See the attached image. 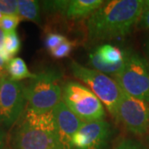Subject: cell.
<instances>
[{
	"instance_id": "1",
	"label": "cell",
	"mask_w": 149,
	"mask_h": 149,
	"mask_svg": "<svg viewBox=\"0 0 149 149\" xmlns=\"http://www.w3.org/2000/svg\"><path fill=\"white\" fill-rule=\"evenodd\" d=\"M143 8L142 0L104 2L87 21L88 37L92 41H104L126 37L139 22Z\"/></svg>"
},
{
	"instance_id": "2",
	"label": "cell",
	"mask_w": 149,
	"mask_h": 149,
	"mask_svg": "<svg viewBox=\"0 0 149 149\" xmlns=\"http://www.w3.org/2000/svg\"><path fill=\"white\" fill-rule=\"evenodd\" d=\"M12 142L15 149H62L53 110L37 113L27 108L17 120Z\"/></svg>"
},
{
	"instance_id": "3",
	"label": "cell",
	"mask_w": 149,
	"mask_h": 149,
	"mask_svg": "<svg viewBox=\"0 0 149 149\" xmlns=\"http://www.w3.org/2000/svg\"><path fill=\"white\" fill-rule=\"evenodd\" d=\"M61 78L60 70L47 69L36 74L27 85H23L27 109L37 113L53 110L62 99V88L60 85Z\"/></svg>"
},
{
	"instance_id": "4",
	"label": "cell",
	"mask_w": 149,
	"mask_h": 149,
	"mask_svg": "<svg viewBox=\"0 0 149 149\" xmlns=\"http://www.w3.org/2000/svg\"><path fill=\"white\" fill-rule=\"evenodd\" d=\"M66 107L84 123L104 120V107L99 98L85 85L68 81L62 87V99Z\"/></svg>"
},
{
	"instance_id": "5",
	"label": "cell",
	"mask_w": 149,
	"mask_h": 149,
	"mask_svg": "<svg viewBox=\"0 0 149 149\" xmlns=\"http://www.w3.org/2000/svg\"><path fill=\"white\" fill-rule=\"evenodd\" d=\"M70 70L74 77L88 85L108 111L115 118L122 95V90L115 80L95 70L85 67L74 60L70 61Z\"/></svg>"
},
{
	"instance_id": "6",
	"label": "cell",
	"mask_w": 149,
	"mask_h": 149,
	"mask_svg": "<svg viewBox=\"0 0 149 149\" xmlns=\"http://www.w3.org/2000/svg\"><path fill=\"white\" fill-rule=\"evenodd\" d=\"M113 76L123 92L149 104V63L143 57L127 52L123 68Z\"/></svg>"
},
{
	"instance_id": "7",
	"label": "cell",
	"mask_w": 149,
	"mask_h": 149,
	"mask_svg": "<svg viewBox=\"0 0 149 149\" xmlns=\"http://www.w3.org/2000/svg\"><path fill=\"white\" fill-rule=\"evenodd\" d=\"M115 118L131 133L143 135L149 131V104L122 91Z\"/></svg>"
},
{
	"instance_id": "8",
	"label": "cell",
	"mask_w": 149,
	"mask_h": 149,
	"mask_svg": "<svg viewBox=\"0 0 149 149\" xmlns=\"http://www.w3.org/2000/svg\"><path fill=\"white\" fill-rule=\"evenodd\" d=\"M26 102L22 84L8 76L0 79V116L7 127L17 122L25 110Z\"/></svg>"
},
{
	"instance_id": "9",
	"label": "cell",
	"mask_w": 149,
	"mask_h": 149,
	"mask_svg": "<svg viewBox=\"0 0 149 149\" xmlns=\"http://www.w3.org/2000/svg\"><path fill=\"white\" fill-rule=\"evenodd\" d=\"M111 127L104 120L83 123L71 140L72 149H105Z\"/></svg>"
},
{
	"instance_id": "10",
	"label": "cell",
	"mask_w": 149,
	"mask_h": 149,
	"mask_svg": "<svg viewBox=\"0 0 149 149\" xmlns=\"http://www.w3.org/2000/svg\"><path fill=\"white\" fill-rule=\"evenodd\" d=\"M127 52L109 44H104L89 56L90 63L97 71L115 75L120 72L126 61Z\"/></svg>"
},
{
	"instance_id": "11",
	"label": "cell",
	"mask_w": 149,
	"mask_h": 149,
	"mask_svg": "<svg viewBox=\"0 0 149 149\" xmlns=\"http://www.w3.org/2000/svg\"><path fill=\"white\" fill-rule=\"evenodd\" d=\"M53 111L61 147L62 149H72V138L84 122L70 111L62 100L55 107Z\"/></svg>"
},
{
	"instance_id": "12",
	"label": "cell",
	"mask_w": 149,
	"mask_h": 149,
	"mask_svg": "<svg viewBox=\"0 0 149 149\" xmlns=\"http://www.w3.org/2000/svg\"><path fill=\"white\" fill-rule=\"evenodd\" d=\"M102 0H73L69 1L65 16L70 19H80L91 15L104 4Z\"/></svg>"
},
{
	"instance_id": "13",
	"label": "cell",
	"mask_w": 149,
	"mask_h": 149,
	"mask_svg": "<svg viewBox=\"0 0 149 149\" xmlns=\"http://www.w3.org/2000/svg\"><path fill=\"white\" fill-rule=\"evenodd\" d=\"M7 74L10 80L17 82L25 79H33L36 76V74L29 71L26 62L20 57H14L8 62Z\"/></svg>"
},
{
	"instance_id": "14",
	"label": "cell",
	"mask_w": 149,
	"mask_h": 149,
	"mask_svg": "<svg viewBox=\"0 0 149 149\" xmlns=\"http://www.w3.org/2000/svg\"><path fill=\"white\" fill-rule=\"evenodd\" d=\"M17 15L21 19H26L39 24L41 22L39 2L35 0H18Z\"/></svg>"
},
{
	"instance_id": "15",
	"label": "cell",
	"mask_w": 149,
	"mask_h": 149,
	"mask_svg": "<svg viewBox=\"0 0 149 149\" xmlns=\"http://www.w3.org/2000/svg\"><path fill=\"white\" fill-rule=\"evenodd\" d=\"M21 48V41L16 31L6 32L4 41V50L8 58L12 60L13 56L19 52Z\"/></svg>"
},
{
	"instance_id": "16",
	"label": "cell",
	"mask_w": 149,
	"mask_h": 149,
	"mask_svg": "<svg viewBox=\"0 0 149 149\" xmlns=\"http://www.w3.org/2000/svg\"><path fill=\"white\" fill-rule=\"evenodd\" d=\"M21 20L18 15H4L0 19V28L5 32L15 31Z\"/></svg>"
},
{
	"instance_id": "17",
	"label": "cell",
	"mask_w": 149,
	"mask_h": 149,
	"mask_svg": "<svg viewBox=\"0 0 149 149\" xmlns=\"http://www.w3.org/2000/svg\"><path fill=\"white\" fill-rule=\"evenodd\" d=\"M67 41V38L64 35L60 33H55L51 32L47 35L45 39V47H47L48 51L52 52L54 49L59 47L61 44Z\"/></svg>"
},
{
	"instance_id": "18",
	"label": "cell",
	"mask_w": 149,
	"mask_h": 149,
	"mask_svg": "<svg viewBox=\"0 0 149 149\" xmlns=\"http://www.w3.org/2000/svg\"><path fill=\"white\" fill-rule=\"evenodd\" d=\"M74 43L73 42L67 40L62 44H61L56 49H54L52 52H51L52 56L56 59L65 58V57L68 56L70 52H72V50L74 48Z\"/></svg>"
},
{
	"instance_id": "19",
	"label": "cell",
	"mask_w": 149,
	"mask_h": 149,
	"mask_svg": "<svg viewBox=\"0 0 149 149\" xmlns=\"http://www.w3.org/2000/svg\"><path fill=\"white\" fill-rule=\"evenodd\" d=\"M0 13L3 15H17V1L0 0Z\"/></svg>"
},
{
	"instance_id": "20",
	"label": "cell",
	"mask_w": 149,
	"mask_h": 149,
	"mask_svg": "<svg viewBox=\"0 0 149 149\" xmlns=\"http://www.w3.org/2000/svg\"><path fill=\"white\" fill-rule=\"evenodd\" d=\"M114 149H143L140 144L133 139H123L120 141Z\"/></svg>"
},
{
	"instance_id": "21",
	"label": "cell",
	"mask_w": 149,
	"mask_h": 149,
	"mask_svg": "<svg viewBox=\"0 0 149 149\" xmlns=\"http://www.w3.org/2000/svg\"><path fill=\"white\" fill-rule=\"evenodd\" d=\"M138 23H139L140 27L145 30L149 31V8H145L144 7L143 11L140 16L139 21Z\"/></svg>"
},
{
	"instance_id": "22",
	"label": "cell",
	"mask_w": 149,
	"mask_h": 149,
	"mask_svg": "<svg viewBox=\"0 0 149 149\" xmlns=\"http://www.w3.org/2000/svg\"><path fill=\"white\" fill-rule=\"evenodd\" d=\"M5 36L6 32L2 30L0 28V56L3 57V59L6 62L8 63L9 61H11L10 59L8 58V55L5 52V50H4V41H5Z\"/></svg>"
},
{
	"instance_id": "23",
	"label": "cell",
	"mask_w": 149,
	"mask_h": 149,
	"mask_svg": "<svg viewBox=\"0 0 149 149\" xmlns=\"http://www.w3.org/2000/svg\"><path fill=\"white\" fill-rule=\"evenodd\" d=\"M7 62L3 59V57L0 56V79L7 77Z\"/></svg>"
},
{
	"instance_id": "24",
	"label": "cell",
	"mask_w": 149,
	"mask_h": 149,
	"mask_svg": "<svg viewBox=\"0 0 149 149\" xmlns=\"http://www.w3.org/2000/svg\"><path fill=\"white\" fill-rule=\"evenodd\" d=\"M4 137H5V134L3 133V131L0 129V149L2 148V147H3V145Z\"/></svg>"
},
{
	"instance_id": "25",
	"label": "cell",
	"mask_w": 149,
	"mask_h": 149,
	"mask_svg": "<svg viewBox=\"0 0 149 149\" xmlns=\"http://www.w3.org/2000/svg\"><path fill=\"white\" fill-rule=\"evenodd\" d=\"M146 49H147V53H148V56L149 60V39L148 40L147 43H146Z\"/></svg>"
},
{
	"instance_id": "26",
	"label": "cell",
	"mask_w": 149,
	"mask_h": 149,
	"mask_svg": "<svg viewBox=\"0 0 149 149\" xmlns=\"http://www.w3.org/2000/svg\"><path fill=\"white\" fill-rule=\"evenodd\" d=\"M144 7L145 8H149V0L144 1Z\"/></svg>"
},
{
	"instance_id": "27",
	"label": "cell",
	"mask_w": 149,
	"mask_h": 149,
	"mask_svg": "<svg viewBox=\"0 0 149 149\" xmlns=\"http://www.w3.org/2000/svg\"><path fill=\"white\" fill-rule=\"evenodd\" d=\"M148 143H149V133H148Z\"/></svg>"
},
{
	"instance_id": "28",
	"label": "cell",
	"mask_w": 149,
	"mask_h": 149,
	"mask_svg": "<svg viewBox=\"0 0 149 149\" xmlns=\"http://www.w3.org/2000/svg\"><path fill=\"white\" fill-rule=\"evenodd\" d=\"M0 121H2V120H1V116H0Z\"/></svg>"
},
{
	"instance_id": "29",
	"label": "cell",
	"mask_w": 149,
	"mask_h": 149,
	"mask_svg": "<svg viewBox=\"0 0 149 149\" xmlns=\"http://www.w3.org/2000/svg\"><path fill=\"white\" fill-rule=\"evenodd\" d=\"M4 149H9V148H4Z\"/></svg>"
}]
</instances>
